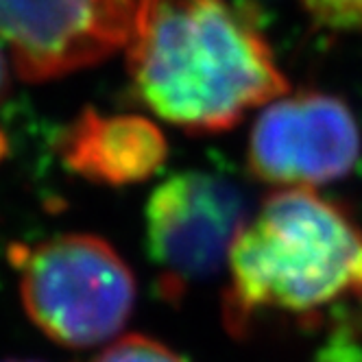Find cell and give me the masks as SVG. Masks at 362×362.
<instances>
[{"instance_id": "6da1fadb", "label": "cell", "mask_w": 362, "mask_h": 362, "mask_svg": "<svg viewBox=\"0 0 362 362\" xmlns=\"http://www.w3.org/2000/svg\"><path fill=\"white\" fill-rule=\"evenodd\" d=\"M127 50L138 98L194 134L231 129L288 90L255 13L231 0H146Z\"/></svg>"}, {"instance_id": "7a4b0ae2", "label": "cell", "mask_w": 362, "mask_h": 362, "mask_svg": "<svg viewBox=\"0 0 362 362\" xmlns=\"http://www.w3.org/2000/svg\"><path fill=\"white\" fill-rule=\"evenodd\" d=\"M227 323L260 313L315 315L362 301V229L334 201L303 188L271 194L229 251Z\"/></svg>"}, {"instance_id": "3957f363", "label": "cell", "mask_w": 362, "mask_h": 362, "mask_svg": "<svg viewBox=\"0 0 362 362\" xmlns=\"http://www.w3.org/2000/svg\"><path fill=\"white\" fill-rule=\"evenodd\" d=\"M9 264L31 321L66 347L105 343L124 327L136 303V279L122 257L98 236L64 234L13 245Z\"/></svg>"}, {"instance_id": "277c9868", "label": "cell", "mask_w": 362, "mask_h": 362, "mask_svg": "<svg viewBox=\"0 0 362 362\" xmlns=\"http://www.w3.org/2000/svg\"><path fill=\"white\" fill-rule=\"evenodd\" d=\"M146 253L164 297L218 273L247 223L243 190L208 170H184L153 190L146 203Z\"/></svg>"}, {"instance_id": "5b68a950", "label": "cell", "mask_w": 362, "mask_h": 362, "mask_svg": "<svg viewBox=\"0 0 362 362\" xmlns=\"http://www.w3.org/2000/svg\"><path fill=\"white\" fill-rule=\"evenodd\" d=\"M146 0H0V46L27 81L90 68L132 40Z\"/></svg>"}, {"instance_id": "8992f818", "label": "cell", "mask_w": 362, "mask_h": 362, "mask_svg": "<svg viewBox=\"0 0 362 362\" xmlns=\"http://www.w3.org/2000/svg\"><path fill=\"white\" fill-rule=\"evenodd\" d=\"M247 155L257 179L305 190L354 170L360 158V129L351 110L332 94L279 96L257 116Z\"/></svg>"}, {"instance_id": "52a82bcc", "label": "cell", "mask_w": 362, "mask_h": 362, "mask_svg": "<svg viewBox=\"0 0 362 362\" xmlns=\"http://www.w3.org/2000/svg\"><path fill=\"white\" fill-rule=\"evenodd\" d=\"M64 164L90 181L132 186L153 177L164 164L168 144L162 129L136 114L83 110L59 136Z\"/></svg>"}, {"instance_id": "ba28073f", "label": "cell", "mask_w": 362, "mask_h": 362, "mask_svg": "<svg viewBox=\"0 0 362 362\" xmlns=\"http://www.w3.org/2000/svg\"><path fill=\"white\" fill-rule=\"evenodd\" d=\"M90 362H186L179 354L142 334L122 336Z\"/></svg>"}, {"instance_id": "9c48e42d", "label": "cell", "mask_w": 362, "mask_h": 362, "mask_svg": "<svg viewBox=\"0 0 362 362\" xmlns=\"http://www.w3.org/2000/svg\"><path fill=\"white\" fill-rule=\"evenodd\" d=\"M303 5L325 27L362 31V0H303Z\"/></svg>"}, {"instance_id": "30bf717a", "label": "cell", "mask_w": 362, "mask_h": 362, "mask_svg": "<svg viewBox=\"0 0 362 362\" xmlns=\"http://www.w3.org/2000/svg\"><path fill=\"white\" fill-rule=\"evenodd\" d=\"M317 362H362V347L351 339L347 325L334 332L327 345L319 351Z\"/></svg>"}, {"instance_id": "8fae6325", "label": "cell", "mask_w": 362, "mask_h": 362, "mask_svg": "<svg viewBox=\"0 0 362 362\" xmlns=\"http://www.w3.org/2000/svg\"><path fill=\"white\" fill-rule=\"evenodd\" d=\"M9 90V72H7V59L3 55V46H0V103Z\"/></svg>"}, {"instance_id": "7c38bea8", "label": "cell", "mask_w": 362, "mask_h": 362, "mask_svg": "<svg viewBox=\"0 0 362 362\" xmlns=\"http://www.w3.org/2000/svg\"><path fill=\"white\" fill-rule=\"evenodd\" d=\"M5 362H35V360H5Z\"/></svg>"}]
</instances>
